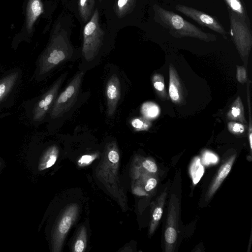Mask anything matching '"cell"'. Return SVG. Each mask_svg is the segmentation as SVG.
<instances>
[{
  "label": "cell",
  "mask_w": 252,
  "mask_h": 252,
  "mask_svg": "<svg viewBox=\"0 0 252 252\" xmlns=\"http://www.w3.org/2000/svg\"><path fill=\"white\" fill-rule=\"evenodd\" d=\"M166 195L167 190L165 189L157 198L152 214L150 228V234L153 233L155 231L161 218Z\"/></svg>",
  "instance_id": "cell-12"
},
{
  "label": "cell",
  "mask_w": 252,
  "mask_h": 252,
  "mask_svg": "<svg viewBox=\"0 0 252 252\" xmlns=\"http://www.w3.org/2000/svg\"><path fill=\"white\" fill-rule=\"evenodd\" d=\"M231 115L235 119L242 120L244 118V109L240 97H238L232 105L230 110Z\"/></svg>",
  "instance_id": "cell-21"
},
{
  "label": "cell",
  "mask_w": 252,
  "mask_h": 252,
  "mask_svg": "<svg viewBox=\"0 0 252 252\" xmlns=\"http://www.w3.org/2000/svg\"><path fill=\"white\" fill-rule=\"evenodd\" d=\"M136 0H118L115 7L116 16L121 19L133 10Z\"/></svg>",
  "instance_id": "cell-14"
},
{
  "label": "cell",
  "mask_w": 252,
  "mask_h": 252,
  "mask_svg": "<svg viewBox=\"0 0 252 252\" xmlns=\"http://www.w3.org/2000/svg\"><path fill=\"white\" fill-rule=\"evenodd\" d=\"M204 172V168L202 164L200 158L196 157L194 158L189 167V173L193 185H195L200 181Z\"/></svg>",
  "instance_id": "cell-17"
},
{
  "label": "cell",
  "mask_w": 252,
  "mask_h": 252,
  "mask_svg": "<svg viewBox=\"0 0 252 252\" xmlns=\"http://www.w3.org/2000/svg\"><path fill=\"white\" fill-rule=\"evenodd\" d=\"M219 161V158L213 153L207 151L204 152L202 157V163L208 166L212 164H216Z\"/></svg>",
  "instance_id": "cell-24"
},
{
  "label": "cell",
  "mask_w": 252,
  "mask_h": 252,
  "mask_svg": "<svg viewBox=\"0 0 252 252\" xmlns=\"http://www.w3.org/2000/svg\"><path fill=\"white\" fill-rule=\"evenodd\" d=\"M178 198L172 194L170 197L167 222L164 232L165 251L173 252L177 239L180 205Z\"/></svg>",
  "instance_id": "cell-6"
},
{
  "label": "cell",
  "mask_w": 252,
  "mask_h": 252,
  "mask_svg": "<svg viewBox=\"0 0 252 252\" xmlns=\"http://www.w3.org/2000/svg\"><path fill=\"white\" fill-rule=\"evenodd\" d=\"M141 112L145 117L154 118L158 115L159 108L156 104L151 102H147L143 104L141 107Z\"/></svg>",
  "instance_id": "cell-18"
},
{
  "label": "cell",
  "mask_w": 252,
  "mask_h": 252,
  "mask_svg": "<svg viewBox=\"0 0 252 252\" xmlns=\"http://www.w3.org/2000/svg\"><path fill=\"white\" fill-rule=\"evenodd\" d=\"M249 139L251 149H252V132L249 133Z\"/></svg>",
  "instance_id": "cell-33"
},
{
  "label": "cell",
  "mask_w": 252,
  "mask_h": 252,
  "mask_svg": "<svg viewBox=\"0 0 252 252\" xmlns=\"http://www.w3.org/2000/svg\"><path fill=\"white\" fill-rule=\"evenodd\" d=\"M58 149L56 146H52L50 147L46 152L44 159H47L44 165V169L50 167L55 163L58 156Z\"/></svg>",
  "instance_id": "cell-19"
},
{
  "label": "cell",
  "mask_w": 252,
  "mask_h": 252,
  "mask_svg": "<svg viewBox=\"0 0 252 252\" xmlns=\"http://www.w3.org/2000/svg\"><path fill=\"white\" fill-rule=\"evenodd\" d=\"M93 159V157L90 155H85L81 157L79 162L81 164H88Z\"/></svg>",
  "instance_id": "cell-32"
},
{
  "label": "cell",
  "mask_w": 252,
  "mask_h": 252,
  "mask_svg": "<svg viewBox=\"0 0 252 252\" xmlns=\"http://www.w3.org/2000/svg\"><path fill=\"white\" fill-rule=\"evenodd\" d=\"M131 125L137 131L147 130L150 127V122L144 117H138L131 121Z\"/></svg>",
  "instance_id": "cell-20"
},
{
  "label": "cell",
  "mask_w": 252,
  "mask_h": 252,
  "mask_svg": "<svg viewBox=\"0 0 252 252\" xmlns=\"http://www.w3.org/2000/svg\"><path fill=\"white\" fill-rule=\"evenodd\" d=\"M235 155L231 157L221 167L217 175L209 187L206 195V200H209L221 185L223 180L230 172L235 161Z\"/></svg>",
  "instance_id": "cell-10"
},
{
  "label": "cell",
  "mask_w": 252,
  "mask_h": 252,
  "mask_svg": "<svg viewBox=\"0 0 252 252\" xmlns=\"http://www.w3.org/2000/svg\"><path fill=\"white\" fill-rule=\"evenodd\" d=\"M108 158L113 163H116L119 160V156L115 150H111L108 153Z\"/></svg>",
  "instance_id": "cell-30"
},
{
  "label": "cell",
  "mask_w": 252,
  "mask_h": 252,
  "mask_svg": "<svg viewBox=\"0 0 252 252\" xmlns=\"http://www.w3.org/2000/svg\"><path fill=\"white\" fill-rule=\"evenodd\" d=\"M142 165L145 169L151 173H156L158 170V167L155 162L149 159L144 161Z\"/></svg>",
  "instance_id": "cell-27"
},
{
  "label": "cell",
  "mask_w": 252,
  "mask_h": 252,
  "mask_svg": "<svg viewBox=\"0 0 252 252\" xmlns=\"http://www.w3.org/2000/svg\"><path fill=\"white\" fill-rule=\"evenodd\" d=\"M229 130L234 134L242 133L245 130L244 126L240 123L230 122L228 123Z\"/></svg>",
  "instance_id": "cell-26"
},
{
  "label": "cell",
  "mask_w": 252,
  "mask_h": 252,
  "mask_svg": "<svg viewBox=\"0 0 252 252\" xmlns=\"http://www.w3.org/2000/svg\"><path fill=\"white\" fill-rule=\"evenodd\" d=\"M228 9L233 12L243 21L250 25V20L244 4L241 0H224Z\"/></svg>",
  "instance_id": "cell-13"
},
{
  "label": "cell",
  "mask_w": 252,
  "mask_h": 252,
  "mask_svg": "<svg viewBox=\"0 0 252 252\" xmlns=\"http://www.w3.org/2000/svg\"><path fill=\"white\" fill-rule=\"evenodd\" d=\"M57 28L56 33L39 60L40 75L47 74L73 55L72 47L66 32L60 26Z\"/></svg>",
  "instance_id": "cell-2"
},
{
  "label": "cell",
  "mask_w": 252,
  "mask_h": 252,
  "mask_svg": "<svg viewBox=\"0 0 252 252\" xmlns=\"http://www.w3.org/2000/svg\"><path fill=\"white\" fill-rule=\"evenodd\" d=\"M107 115H114L121 96V84L117 74H113L108 79L106 87Z\"/></svg>",
  "instance_id": "cell-9"
},
{
  "label": "cell",
  "mask_w": 252,
  "mask_h": 252,
  "mask_svg": "<svg viewBox=\"0 0 252 252\" xmlns=\"http://www.w3.org/2000/svg\"><path fill=\"white\" fill-rule=\"evenodd\" d=\"M157 183V180L155 178L151 177L149 178L147 181L145 186V189L147 191L151 190L156 187Z\"/></svg>",
  "instance_id": "cell-29"
},
{
  "label": "cell",
  "mask_w": 252,
  "mask_h": 252,
  "mask_svg": "<svg viewBox=\"0 0 252 252\" xmlns=\"http://www.w3.org/2000/svg\"><path fill=\"white\" fill-rule=\"evenodd\" d=\"M84 249V243L81 239L78 240L74 247L75 251L76 252H82Z\"/></svg>",
  "instance_id": "cell-31"
},
{
  "label": "cell",
  "mask_w": 252,
  "mask_h": 252,
  "mask_svg": "<svg viewBox=\"0 0 252 252\" xmlns=\"http://www.w3.org/2000/svg\"><path fill=\"white\" fill-rule=\"evenodd\" d=\"M153 10L154 20L167 29L169 33L175 37H190L205 41H213L217 39L215 34L203 32L176 13L157 4L153 5Z\"/></svg>",
  "instance_id": "cell-1"
},
{
  "label": "cell",
  "mask_w": 252,
  "mask_h": 252,
  "mask_svg": "<svg viewBox=\"0 0 252 252\" xmlns=\"http://www.w3.org/2000/svg\"><path fill=\"white\" fill-rule=\"evenodd\" d=\"M236 78L240 83H244L247 80V73L245 68L241 66H238L237 68Z\"/></svg>",
  "instance_id": "cell-28"
},
{
  "label": "cell",
  "mask_w": 252,
  "mask_h": 252,
  "mask_svg": "<svg viewBox=\"0 0 252 252\" xmlns=\"http://www.w3.org/2000/svg\"><path fill=\"white\" fill-rule=\"evenodd\" d=\"M94 0H79V15L84 23H87L89 21L94 13Z\"/></svg>",
  "instance_id": "cell-15"
},
{
  "label": "cell",
  "mask_w": 252,
  "mask_h": 252,
  "mask_svg": "<svg viewBox=\"0 0 252 252\" xmlns=\"http://www.w3.org/2000/svg\"><path fill=\"white\" fill-rule=\"evenodd\" d=\"M84 73L78 72L65 89L57 97L50 111L53 119L62 116L73 106L77 100Z\"/></svg>",
  "instance_id": "cell-4"
},
{
  "label": "cell",
  "mask_w": 252,
  "mask_h": 252,
  "mask_svg": "<svg viewBox=\"0 0 252 252\" xmlns=\"http://www.w3.org/2000/svg\"><path fill=\"white\" fill-rule=\"evenodd\" d=\"M152 82L155 89L159 93L163 95H166V92L164 91L165 87L164 84V78L162 75L160 74H155L152 77Z\"/></svg>",
  "instance_id": "cell-22"
},
{
  "label": "cell",
  "mask_w": 252,
  "mask_h": 252,
  "mask_svg": "<svg viewBox=\"0 0 252 252\" xmlns=\"http://www.w3.org/2000/svg\"><path fill=\"white\" fill-rule=\"evenodd\" d=\"M169 94L170 98L174 102H179L182 99V86L178 74L171 64L169 66Z\"/></svg>",
  "instance_id": "cell-11"
},
{
  "label": "cell",
  "mask_w": 252,
  "mask_h": 252,
  "mask_svg": "<svg viewBox=\"0 0 252 252\" xmlns=\"http://www.w3.org/2000/svg\"><path fill=\"white\" fill-rule=\"evenodd\" d=\"M230 32L240 53L249 55L252 44V35L250 25L241 20L233 12L228 9Z\"/></svg>",
  "instance_id": "cell-5"
},
{
  "label": "cell",
  "mask_w": 252,
  "mask_h": 252,
  "mask_svg": "<svg viewBox=\"0 0 252 252\" xmlns=\"http://www.w3.org/2000/svg\"><path fill=\"white\" fill-rule=\"evenodd\" d=\"M72 217L67 215L64 216L59 225V231L62 235H64L69 230L72 222Z\"/></svg>",
  "instance_id": "cell-23"
},
{
  "label": "cell",
  "mask_w": 252,
  "mask_h": 252,
  "mask_svg": "<svg viewBox=\"0 0 252 252\" xmlns=\"http://www.w3.org/2000/svg\"><path fill=\"white\" fill-rule=\"evenodd\" d=\"M18 73H11L0 81V103L14 85Z\"/></svg>",
  "instance_id": "cell-16"
},
{
  "label": "cell",
  "mask_w": 252,
  "mask_h": 252,
  "mask_svg": "<svg viewBox=\"0 0 252 252\" xmlns=\"http://www.w3.org/2000/svg\"><path fill=\"white\" fill-rule=\"evenodd\" d=\"M31 8L32 17L34 21L42 12V6L40 0H32Z\"/></svg>",
  "instance_id": "cell-25"
},
{
  "label": "cell",
  "mask_w": 252,
  "mask_h": 252,
  "mask_svg": "<svg viewBox=\"0 0 252 252\" xmlns=\"http://www.w3.org/2000/svg\"><path fill=\"white\" fill-rule=\"evenodd\" d=\"M104 32L99 23V13L96 8L85 26L83 32L82 53L86 60L91 61L97 55L104 40Z\"/></svg>",
  "instance_id": "cell-3"
},
{
  "label": "cell",
  "mask_w": 252,
  "mask_h": 252,
  "mask_svg": "<svg viewBox=\"0 0 252 252\" xmlns=\"http://www.w3.org/2000/svg\"><path fill=\"white\" fill-rule=\"evenodd\" d=\"M175 9L198 24L213 30L226 38L227 32L219 21L213 16L195 8L181 4H177Z\"/></svg>",
  "instance_id": "cell-7"
},
{
  "label": "cell",
  "mask_w": 252,
  "mask_h": 252,
  "mask_svg": "<svg viewBox=\"0 0 252 252\" xmlns=\"http://www.w3.org/2000/svg\"><path fill=\"white\" fill-rule=\"evenodd\" d=\"M67 73L62 74L52 87L44 94L35 104L33 110V119L34 121L42 120L53 105Z\"/></svg>",
  "instance_id": "cell-8"
}]
</instances>
